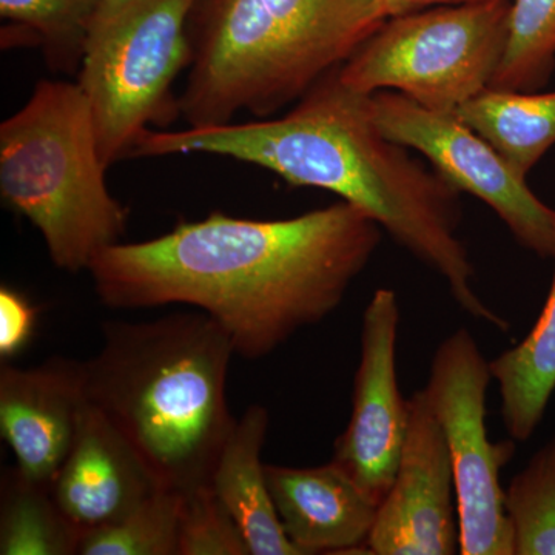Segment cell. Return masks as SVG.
Masks as SVG:
<instances>
[{
    "label": "cell",
    "instance_id": "3957f363",
    "mask_svg": "<svg viewBox=\"0 0 555 555\" xmlns=\"http://www.w3.org/2000/svg\"><path fill=\"white\" fill-rule=\"evenodd\" d=\"M82 361L86 393L133 449L159 489L210 485L238 420L228 400L229 335L201 312L144 323L109 321Z\"/></svg>",
    "mask_w": 555,
    "mask_h": 555
},
{
    "label": "cell",
    "instance_id": "ba28073f",
    "mask_svg": "<svg viewBox=\"0 0 555 555\" xmlns=\"http://www.w3.org/2000/svg\"><path fill=\"white\" fill-rule=\"evenodd\" d=\"M491 382L477 339L460 327L437 347L425 387L454 467L463 555H514L500 470L513 459L516 441H489L486 398Z\"/></svg>",
    "mask_w": 555,
    "mask_h": 555
},
{
    "label": "cell",
    "instance_id": "8992f818",
    "mask_svg": "<svg viewBox=\"0 0 555 555\" xmlns=\"http://www.w3.org/2000/svg\"><path fill=\"white\" fill-rule=\"evenodd\" d=\"M199 0H102L76 82L86 94L107 169L130 159L142 131L179 118L173 83L192 61Z\"/></svg>",
    "mask_w": 555,
    "mask_h": 555
},
{
    "label": "cell",
    "instance_id": "603a6c76",
    "mask_svg": "<svg viewBox=\"0 0 555 555\" xmlns=\"http://www.w3.org/2000/svg\"><path fill=\"white\" fill-rule=\"evenodd\" d=\"M178 555H251L246 537L211 485L181 494Z\"/></svg>",
    "mask_w": 555,
    "mask_h": 555
},
{
    "label": "cell",
    "instance_id": "9c48e42d",
    "mask_svg": "<svg viewBox=\"0 0 555 555\" xmlns=\"http://www.w3.org/2000/svg\"><path fill=\"white\" fill-rule=\"evenodd\" d=\"M369 105L386 138L422 153L452 188L483 201L520 246L537 257H553L554 208L537 198L526 178L459 116L422 107L397 91L371 94Z\"/></svg>",
    "mask_w": 555,
    "mask_h": 555
},
{
    "label": "cell",
    "instance_id": "7a4b0ae2",
    "mask_svg": "<svg viewBox=\"0 0 555 555\" xmlns=\"http://www.w3.org/2000/svg\"><path fill=\"white\" fill-rule=\"evenodd\" d=\"M338 68L280 118L152 129L142 134L139 153L224 156L273 171L288 184L335 193L443 278L467 315L509 332L505 318L474 291L476 272L459 236V190L383 134L372 118L371 94L349 89Z\"/></svg>",
    "mask_w": 555,
    "mask_h": 555
},
{
    "label": "cell",
    "instance_id": "7402d4cb",
    "mask_svg": "<svg viewBox=\"0 0 555 555\" xmlns=\"http://www.w3.org/2000/svg\"><path fill=\"white\" fill-rule=\"evenodd\" d=\"M181 494L156 489L104 528L80 537L78 555H178Z\"/></svg>",
    "mask_w": 555,
    "mask_h": 555
},
{
    "label": "cell",
    "instance_id": "ffe728a7",
    "mask_svg": "<svg viewBox=\"0 0 555 555\" xmlns=\"http://www.w3.org/2000/svg\"><path fill=\"white\" fill-rule=\"evenodd\" d=\"M555 68V0L511 3L505 53L489 89L537 91Z\"/></svg>",
    "mask_w": 555,
    "mask_h": 555
},
{
    "label": "cell",
    "instance_id": "d6986e66",
    "mask_svg": "<svg viewBox=\"0 0 555 555\" xmlns=\"http://www.w3.org/2000/svg\"><path fill=\"white\" fill-rule=\"evenodd\" d=\"M102 0H0V16L42 50L53 72L76 76Z\"/></svg>",
    "mask_w": 555,
    "mask_h": 555
},
{
    "label": "cell",
    "instance_id": "6da1fadb",
    "mask_svg": "<svg viewBox=\"0 0 555 555\" xmlns=\"http://www.w3.org/2000/svg\"><path fill=\"white\" fill-rule=\"evenodd\" d=\"M382 238L377 222L346 201L275 221L214 211L158 238L120 241L89 273L107 308L192 306L235 353L258 360L331 317Z\"/></svg>",
    "mask_w": 555,
    "mask_h": 555
},
{
    "label": "cell",
    "instance_id": "44dd1931",
    "mask_svg": "<svg viewBox=\"0 0 555 555\" xmlns=\"http://www.w3.org/2000/svg\"><path fill=\"white\" fill-rule=\"evenodd\" d=\"M514 555H555V436L505 489Z\"/></svg>",
    "mask_w": 555,
    "mask_h": 555
},
{
    "label": "cell",
    "instance_id": "9a60e30c",
    "mask_svg": "<svg viewBox=\"0 0 555 555\" xmlns=\"http://www.w3.org/2000/svg\"><path fill=\"white\" fill-rule=\"evenodd\" d=\"M269 420L261 404L244 412L219 455L210 485L238 524L251 555H302L281 526L261 462Z\"/></svg>",
    "mask_w": 555,
    "mask_h": 555
},
{
    "label": "cell",
    "instance_id": "52a82bcc",
    "mask_svg": "<svg viewBox=\"0 0 555 555\" xmlns=\"http://www.w3.org/2000/svg\"><path fill=\"white\" fill-rule=\"evenodd\" d=\"M509 17V0L390 17L339 65V78L358 93L397 91L422 107L455 115L491 87Z\"/></svg>",
    "mask_w": 555,
    "mask_h": 555
},
{
    "label": "cell",
    "instance_id": "d4e9b609",
    "mask_svg": "<svg viewBox=\"0 0 555 555\" xmlns=\"http://www.w3.org/2000/svg\"><path fill=\"white\" fill-rule=\"evenodd\" d=\"M386 20L401 16V14L415 13L436 7H460V5H481V3L495 2V0H379Z\"/></svg>",
    "mask_w": 555,
    "mask_h": 555
},
{
    "label": "cell",
    "instance_id": "30bf717a",
    "mask_svg": "<svg viewBox=\"0 0 555 555\" xmlns=\"http://www.w3.org/2000/svg\"><path fill=\"white\" fill-rule=\"evenodd\" d=\"M398 326L396 292L377 288L363 313L352 412L332 459L378 505L396 478L408 433V400L397 378Z\"/></svg>",
    "mask_w": 555,
    "mask_h": 555
},
{
    "label": "cell",
    "instance_id": "5bb4252c",
    "mask_svg": "<svg viewBox=\"0 0 555 555\" xmlns=\"http://www.w3.org/2000/svg\"><path fill=\"white\" fill-rule=\"evenodd\" d=\"M266 476L281 526L302 555L367 550L379 505L337 463L266 465Z\"/></svg>",
    "mask_w": 555,
    "mask_h": 555
},
{
    "label": "cell",
    "instance_id": "4fadbf2b",
    "mask_svg": "<svg viewBox=\"0 0 555 555\" xmlns=\"http://www.w3.org/2000/svg\"><path fill=\"white\" fill-rule=\"evenodd\" d=\"M156 489L133 449L89 404L75 443L51 485V494L79 540L119 520Z\"/></svg>",
    "mask_w": 555,
    "mask_h": 555
},
{
    "label": "cell",
    "instance_id": "8fae6325",
    "mask_svg": "<svg viewBox=\"0 0 555 555\" xmlns=\"http://www.w3.org/2000/svg\"><path fill=\"white\" fill-rule=\"evenodd\" d=\"M408 433L392 486L377 511L369 554H460L454 467L425 389L408 400Z\"/></svg>",
    "mask_w": 555,
    "mask_h": 555
},
{
    "label": "cell",
    "instance_id": "277c9868",
    "mask_svg": "<svg viewBox=\"0 0 555 555\" xmlns=\"http://www.w3.org/2000/svg\"><path fill=\"white\" fill-rule=\"evenodd\" d=\"M387 21L379 0H199L179 118L221 126L299 101Z\"/></svg>",
    "mask_w": 555,
    "mask_h": 555
},
{
    "label": "cell",
    "instance_id": "e0dca14e",
    "mask_svg": "<svg viewBox=\"0 0 555 555\" xmlns=\"http://www.w3.org/2000/svg\"><path fill=\"white\" fill-rule=\"evenodd\" d=\"M455 115L524 178L555 144V91L488 89Z\"/></svg>",
    "mask_w": 555,
    "mask_h": 555
},
{
    "label": "cell",
    "instance_id": "5b68a950",
    "mask_svg": "<svg viewBox=\"0 0 555 555\" xmlns=\"http://www.w3.org/2000/svg\"><path fill=\"white\" fill-rule=\"evenodd\" d=\"M107 166L78 82L42 79L0 124V196L39 230L53 264L89 272L120 243L127 208L109 193Z\"/></svg>",
    "mask_w": 555,
    "mask_h": 555
},
{
    "label": "cell",
    "instance_id": "2e32d148",
    "mask_svg": "<svg viewBox=\"0 0 555 555\" xmlns=\"http://www.w3.org/2000/svg\"><path fill=\"white\" fill-rule=\"evenodd\" d=\"M555 262V208L554 251ZM500 396V416L507 436L525 443L542 425L555 392V266L542 312L518 345L489 361Z\"/></svg>",
    "mask_w": 555,
    "mask_h": 555
},
{
    "label": "cell",
    "instance_id": "ac0fdd59",
    "mask_svg": "<svg viewBox=\"0 0 555 555\" xmlns=\"http://www.w3.org/2000/svg\"><path fill=\"white\" fill-rule=\"evenodd\" d=\"M0 500V554H78V531L57 506L51 488L10 467L3 473Z\"/></svg>",
    "mask_w": 555,
    "mask_h": 555
},
{
    "label": "cell",
    "instance_id": "7c38bea8",
    "mask_svg": "<svg viewBox=\"0 0 555 555\" xmlns=\"http://www.w3.org/2000/svg\"><path fill=\"white\" fill-rule=\"evenodd\" d=\"M89 406L82 361L0 366V434L27 480L51 488Z\"/></svg>",
    "mask_w": 555,
    "mask_h": 555
},
{
    "label": "cell",
    "instance_id": "cb8c5ba5",
    "mask_svg": "<svg viewBox=\"0 0 555 555\" xmlns=\"http://www.w3.org/2000/svg\"><path fill=\"white\" fill-rule=\"evenodd\" d=\"M36 327V309L30 301L9 286L0 288V357L20 356L31 341Z\"/></svg>",
    "mask_w": 555,
    "mask_h": 555
}]
</instances>
